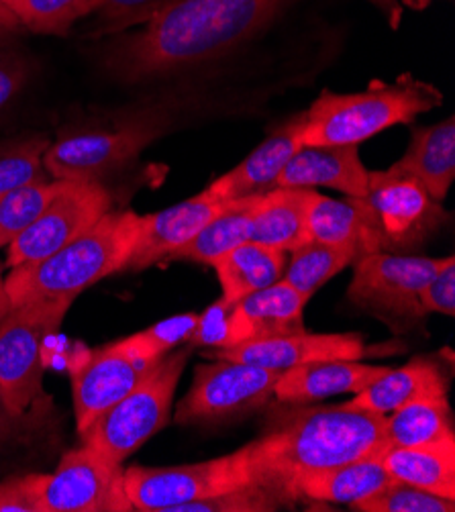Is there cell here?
<instances>
[{"label": "cell", "instance_id": "1", "mask_svg": "<svg viewBox=\"0 0 455 512\" xmlns=\"http://www.w3.org/2000/svg\"><path fill=\"white\" fill-rule=\"evenodd\" d=\"M384 421L347 404L272 413L262 435L245 445L249 476L292 500L288 488L296 478L384 451Z\"/></svg>", "mask_w": 455, "mask_h": 512}, {"label": "cell", "instance_id": "2", "mask_svg": "<svg viewBox=\"0 0 455 512\" xmlns=\"http://www.w3.org/2000/svg\"><path fill=\"white\" fill-rule=\"evenodd\" d=\"M290 0H184L123 39L111 68L141 80L213 60L262 31Z\"/></svg>", "mask_w": 455, "mask_h": 512}, {"label": "cell", "instance_id": "3", "mask_svg": "<svg viewBox=\"0 0 455 512\" xmlns=\"http://www.w3.org/2000/svg\"><path fill=\"white\" fill-rule=\"evenodd\" d=\"M141 217L133 211H109L86 233L47 255L21 264L5 278L11 304L29 300H72L117 272H123L137 241Z\"/></svg>", "mask_w": 455, "mask_h": 512}, {"label": "cell", "instance_id": "4", "mask_svg": "<svg viewBox=\"0 0 455 512\" xmlns=\"http://www.w3.org/2000/svg\"><path fill=\"white\" fill-rule=\"evenodd\" d=\"M441 100L435 86L411 76L356 94L325 90L307 111L300 145H358L394 125L413 123L421 113L439 107Z\"/></svg>", "mask_w": 455, "mask_h": 512}, {"label": "cell", "instance_id": "5", "mask_svg": "<svg viewBox=\"0 0 455 512\" xmlns=\"http://www.w3.org/2000/svg\"><path fill=\"white\" fill-rule=\"evenodd\" d=\"M72 300H29L0 321V392L9 413L25 419L49 402L43 390V341L68 315Z\"/></svg>", "mask_w": 455, "mask_h": 512}, {"label": "cell", "instance_id": "6", "mask_svg": "<svg viewBox=\"0 0 455 512\" xmlns=\"http://www.w3.org/2000/svg\"><path fill=\"white\" fill-rule=\"evenodd\" d=\"M188 357L190 349L166 355L129 394L80 433L82 443L123 464L149 437L168 425L176 386Z\"/></svg>", "mask_w": 455, "mask_h": 512}, {"label": "cell", "instance_id": "7", "mask_svg": "<svg viewBox=\"0 0 455 512\" xmlns=\"http://www.w3.org/2000/svg\"><path fill=\"white\" fill-rule=\"evenodd\" d=\"M245 445L209 462L174 468H129L125 492L133 510L176 512L180 506L251 484Z\"/></svg>", "mask_w": 455, "mask_h": 512}, {"label": "cell", "instance_id": "8", "mask_svg": "<svg viewBox=\"0 0 455 512\" xmlns=\"http://www.w3.org/2000/svg\"><path fill=\"white\" fill-rule=\"evenodd\" d=\"M123 464L82 443L68 451L56 472L37 474L39 512H125L133 510L125 492Z\"/></svg>", "mask_w": 455, "mask_h": 512}, {"label": "cell", "instance_id": "9", "mask_svg": "<svg viewBox=\"0 0 455 512\" xmlns=\"http://www.w3.org/2000/svg\"><path fill=\"white\" fill-rule=\"evenodd\" d=\"M445 260L390 251H372L356 262L347 296L380 317L415 321L425 315L421 290Z\"/></svg>", "mask_w": 455, "mask_h": 512}, {"label": "cell", "instance_id": "10", "mask_svg": "<svg viewBox=\"0 0 455 512\" xmlns=\"http://www.w3.org/2000/svg\"><path fill=\"white\" fill-rule=\"evenodd\" d=\"M282 372L254 364L215 360L194 372V382L176 408V423H219L266 404Z\"/></svg>", "mask_w": 455, "mask_h": 512}, {"label": "cell", "instance_id": "11", "mask_svg": "<svg viewBox=\"0 0 455 512\" xmlns=\"http://www.w3.org/2000/svg\"><path fill=\"white\" fill-rule=\"evenodd\" d=\"M113 207V198L100 182H66L43 213L7 245V266L37 262L62 249Z\"/></svg>", "mask_w": 455, "mask_h": 512}, {"label": "cell", "instance_id": "12", "mask_svg": "<svg viewBox=\"0 0 455 512\" xmlns=\"http://www.w3.org/2000/svg\"><path fill=\"white\" fill-rule=\"evenodd\" d=\"M374 217L380 251L402 253L427 241L447 219L437 202L417 180L390 170L370 172L364 196Z\"/></svg>", "mask_w": 455, "mask_h": 512}, {"label": "cell", "instance_id": "13", "mask_svg": "<svg viewBox=\"0 0 455 512\" xmlns=\"http://www.w3.org/2000/svg\"><path fill=\"white\" fill-rule=\"evenodd\" d=\"M156 135L158 129L149 123L68 135L49 143L43 153V168L54 180L100 182L131 162Z\"/></svg>", "mask_w": 455, "mask_h": 512}, {"label": "cell", "instance_id": "14", "mask_svg": "<svg viewBox=\"0 0 455 512\" xmlns=\"http://www.w3.org/2000/svg\"><path fill=\"white\" fill-rule=\"evenodd\" d=\"M158 364L137 357L121 341L86 351L70 370L78 433H84Z\"/></svg>", "mask_w": 455, "mask_h": 512}, {"label": "cell", "instance_id": "15", "mask_svg": "<svg viewBox=\"0 0 455 512\" xmlns=\"http://www.w3.org/2000/svg\"><path fill=\"white\" fill-rule=\"evenodd\" d=\"M366 345L358 333H329L309 335L294 333L282 337H268L245 341L227 349H215V360H231L254 364L260 368L284 372L292 366L319 362V360H362Z\"/></svg>", "mask_w": 455, "mask_h": 512}, {"label": "cell", "instance_id": "16", "mask_svg": "<svg viewBox=\"0 0 455 512\" xmlns=\"http://www.w3.org/2000/svg\"><path fill=\"white\" fill-rule=\"evenodd\" d=\"M229 200L215 198L207 190L174 207L141 217L137 241L123 272H139L156 264L168 262L172 253L186 245L215 215H219Z\"/></svg>", "mask_w": 455, "mask_h": 512}, {"label": "cell", "instance_id": "17", "mask_svg": "<svg viewBox=\"0 0 455 512\" xmlns=\"http://www.w3.org/2000/svg\"><path fill=\"white\" fill-rule=\"evenodd\" d=\"M370 172L358 145H300L278 176L276 188L327 186L351 198L368 194Z\"/></svg>", "mask_w": 455, "mask_h": 512}, {"label": "cell", "instance_id": "18", "mask_svg": "<svg viewBox=\"0 0 455 512\" xmlns=\"http://www.w3.org/2000/svg\"><path fill=\"white\" fill-rule=\"evenodd\" d=\"M305 125L307 113H298L282 123L237 168L217 178L207 192L221 200H237L274 190L284 166L300 147V133Z\"/></svg>", "mask_w": 455, "mask_h": 512}, {"label": "cell", "instance_id": "19", "mask_svg": "<svg viewBox=\"0 0 455 512\" xmlns=\"http://www.w3.org/2000/svg\"><path fill=\"white\" fill-rule=\"evenodd\" d=\"M307 302V296L284 280L243 296L233 302L231 309V347L245 341L302 333V311Z\"/></svg>", "mask_w": 455, "mask_h": 512}, {"label": "cell", "instance_id": "20", "mask_svg": "<svg viewBox=\"0 0 455 512\" xmlns=\"http://www.w3.org/2000/svg\"><path fill=\"white\" fill-rule=\"evenodd\" d=\"M390 368L360 360H319L284 370L274 386L282 404H307L335 394H358Z\"/></svg>", "mask_w": 455, "mask_h": 512}, {"label": "cell", "instance_id": "21", "mask_svg": "<svg viewBox=\"0 0 455 512\" xmlns=\"http://www.w3.org/2000/svg\"><path fill=\"white\" fill-rule=\"evenodd\" d=\"M384 451L300 476L290 484L288 494L292 500L309 498L323 504H353L364 500L394 480L382 464Z\"/></svg>", "mask_w": 455, "mask_h": 512}, {"label": "cell", "instance_id": "22", "mask_svg": "<svg viewBox=\"0 0 455 512\" xmlns=\"http://www.w3.org/2000/svg\"><path fill=\"white\" fill-rule=\"evenodd\" d=\"M307 233L309 241L351 249L358 258L380 251L374 217L364 198L337 200L317 192L307 217Z\"/></svg>", "mask_w": 455, "mask_h": 512}, {"label": "cell", "instance_id": "23", "mask_svg": "<svg viewBox=\"0 0 455 512\" xmlns=\"http://www.w3.org/2000/svg\"><path fill=\"white\" fill-rule=\"evenodd\" d=\"M388 170L417 180L437 202H443L455 178V119L417 129L407 153Z\"/></svg>", "mask_w": 455, "mask_h": 512}, {"label": "cell", "instance_id": "24", "mask_svg": "<svg viewBox=\"0 0 455 512\" xmlns=\"http://www.w3.org/2000/svg\"><path fill=\"white\" fill-rule=\"evenodd\" d=\"M315 196L313 188H274L260 194L249 241L286 253L307 243V217Z\"/></svg>", "mask_w": 455, "mask_h": 512}, {"label": "cell", "instance_id": "25", "mask_svg": "<svg viewBox=\"0 0 455 512\" xmlns=\"http://www.w3.org/2000/svg\"><path fill=\"white\" fill-rule=\"evenodd\" d=\"M443 392H447V378L441 368L435 362L419 357V360H413L402 368H390L362 392L353 394L345 404L386 417L411 400Z\"/></svg>", "mask_w": 455, "mask_h": 512}, {"label": "cell", "instance_id": "26", "mask_svg": "<svg viewBox=\"0 0 455 512\" xmlns=\"http://www.w3.org/2000/svg\"><path fill=\"white\" fill-rule=\"evenodd\" d=\"M286 262V251L256 241L239 243L213 262L223 300L237 302L251 292L276 284L284 276Z\"/></svg>", "mask_w": 455, "mask_h": 512}, {"label": "cell", "instance_id": "27", "mask_svg": "<svg viewBox=\"0 0 455 512\" xmlns=\"http://www.w3.org/2000/svg\"><path fill=\"white\" fill-rule=\"evenodd\" d=\"M382 464L396 480L455 500V439L427 447H388Z\"/></svg>", "mask_w": 455, "mask_h": 512}, {"label": "cell", "instance_id": "28", "mask_svg": "<svg viewBox=\"0 0 455 512\" xmlns=\"http://www.w3.org/2000/svg\"><path fill=\"white\" fill-rule=\"evenodd\" d=\"M384 439L388 447H427L455 439L447 392L421 396L386 415Z\"/></svg>", "mask_w": 455, "mask_h": 512}, {"label": "cell", "instance_id": "29", "mask_svg": "<svg viewBox=\"0 0 455 512\" xmlns=\"http://www.w3.org/2000/svg\"><path fill=\"white\" fill-rule=\"evenodd\" d=\"M258 198L260 194L229 200L227 207L202 227L186 245L174 251L168 262L188 260L213 266V262L221 258L223 253L231 251L243 241H249L251 219H254Z\"/></svg>", "mask_w": 455, "mask_h": 512}, {"label": "cell", "instance_id": "30", "mask_svg": "<svg viewBox=\"0 0 455 512\" xmlns=\"http://www.w3.org/2000/svg\"><path fill=\"white\" fill-rule=\"evenodd\" d=\"M94 0H0V43L21 33L64 35Z\"/></svg>", "mask_w": 455, "mask_h": 512}, {"label": "cell", "instance_id": "31", "mask_svg": "<svg viewBox=\"0 0 455 512\" xmlns=\"http://www.w3.org/2000/svg\"><path fill=\"white\" fill-rule=\"evenodd\" d=\"M290 262H286V270L282 280L298 290L302 296H311L333 276H337L343 268L358 260L356 251L325 245L319 241H307L296 247Z\"/></svg>", "mask_w": 455, "mask_h": 512}, {"label": "cell", "instance_id": "32", "mask_svg": "<svg viewBox=\"0 0 455 512\" xmlns=\"http://www.w3.org/2000/svg\"><path fill=\"white\" fill-rule=\"evenodd\" d=\"M66 180L33 182L0 194V247L19 237L64 188Z\"/></svg>", "mask_w": 455, "mask_h": 512}, {"label": "cell", "instance_id": "33", "mask_svg": "<svg viewBox=\"0 0 455 512\" xmlns=\"http://www.w3.org/2000/svg\"><path fill=\"white\" fill-rule=\"evenodd\" d=\"M349 506L358 512H453L455 500H447L394 478L378 492Z\"/></svg>", "mask_w": 455, "mask_h": 512}, {"label": "cell", "instance_id": "34", "mask_svg": "<svg viewBox=\"0 0 455 512\" xmlns=\"http://www.w3.org/2000/svg\"><path fill=\"white\" fill-rule=\"evenodd\" d=\"M47 147L49 139L45 137L0 143V194L47 180V172L43 168V153Z\"/></svg>", "mask_w": 455, "mask_h": 512}, {"label": "cell", "instance_id": "35", "mask_svg": "<svg viewBox=\"0 0 455 512\" xmlns=\"http://www.w3.org/2000/svg\"><path fill=\"white\" fill-rule=\"evenodd\" d=\"M292 504L280 490L268 484H243L221 494L188 502L176 512H272Z\"/></svg>", "mask_w": 455, "mask_h": 512}, {"label": "cell", "instance_id": "36", "mask_svg": "<svg viewBox=\"0 0 455 512\" xmlns=\"http://www.w3.org/2000/svg\"><path fill=\"white\" fill-rule=\"evenodd\" d=\"M200 313L178 315L166 321L151 325L139 333H133L125 339H119L131 353L149 362H162L166 355L180 343H186L192 335Z\"/></svg>", "mask_w": 455, "mask_h": 512}, {"label": "cell", "instance_id": "37", "mask_svg": "<svg viewBox=\"0 0 455 512\" xmlns=\"http://www.w3.org/2000/svg\"><path fill=\"white\" fill-rule=\"evenodd\" d=\"M184 0H94L90 13L96 15L105 33H119L135 25H147Z\"/></svg>", "mask_w": 455, "mask_h": 512}, {"label": "cell", "instance_id": "38", "mask_svg": "<svg viewBox=\"0 0 455 512\" xmlns=\"http://www.w3.org/2000/svg\"><path fill=\"white\" fill-rule=\"evenodd\" d=\"M231 309L233 302H225L223 298L211 304L205 313H200L198 323L186 343L192 347L200 345L213 349L231 347Z\"/></svg>", "mask_w": 455, "mask_h": 512}, {"label": "cell", "instance_id": "39", "mask_svg": "<svg viewBox=\"0 0 455 512\" xmlns=\"http://www.w3.org/2000/svg\"><path fill=\"white\" fill-rule=\"evenodd\" d=\"M421 306L425 313L455 315V260L445 258L441 268L433 274L421 290Z\"/></svg>", "mask_w": 455, "mask_h": 512}, {"label": "cell", "instance_id": "40", "mask_svg": "<svg viewBox=\"0 0 455 512\" xmlns=\"http://www.w3.org/2000/svg\"><path fill=\"white\" fill-rule=\"evenodd\" d=\"M35 480L37 474H27L0 482V512H39Z\"/></svg>", "mask_w": 455, "mask_h": 512}, {"label": "cell", "instance_id": "41", "mask_svg": "<svg viewBox=\"0 0 455 512\" xmlns=\"http://www.w3.org/2000/svg\"><path fill=\"white\" fill-rule=\"evenodd\" d=\"M29 74V66L17 54L0 51V109L9 105L11 98L23 88Z\"/></svg>", "mask_w": 455, "mask_h": 512}, {"label": "cell", "instance_id": "42", "mask_svg": "<svg viewBox=\"0 0 455 512\" xmlns=\"http://www.w3.org/2000/svg\"><path fill=\"white\" fill-rule=\"evenodd\" d=\"M15 423H19V419L9 413L3 392H0V443H5L11 437V433L15 431Z\"/></svg>", "mask_w": 455, "mask_h": 512}, {"label": "cell", "instance_id": "43", "mask_svg": "<svg viewBox=\"0 0 455 512\" xmlns=\"http://www.w3.org/2000/svg\"><path fill=\"white\" fill-rule=\"evenodd\" d=\"M13 309L9 292H7V284L3 278V266H0V321L7 317V313Z\"/></svg>", "mask_w": 455, "mask_h": 512}, {"label": "cell", "instance_id": "44", "mask_svg": "<svg viewBox=\"0 0 455 512\" xmlns=\"http://www.w3.org/2000/svg\"><path fill=\"white\" fill-rule=\"evenodd\" d=\"M372 3H374L376 7H380L384 13H388V17L392 19V23L398 21L400 9H398V5H396V0H372Z\"/></svg>", "mask_w": 455, "mask_h": 512}, {"label": "cell", "instance_id": "45", "mask_svg": "<svg viewBox=\"0 0 455 512\" xmlns=\"http://www.w3.org/2000/svg\"><path fill=\"white\" fill-rule=\"evenodd\" d=\"M417 3H419V5H427V3H429V0H417Z\"/></svg>", "mask_w": 455, "mask_h": 512}]
</instances>
